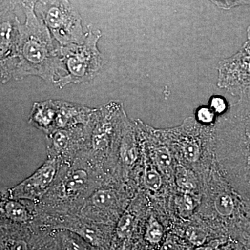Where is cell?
Wrapping results in <instances>:
<instances>
[{
	"label": "cell",
	"mask_w": 250,
	"mask_h": 250,
	"mask_svg": "<svg viewBox=\"0 0 250 250\" xmlns=\"http://www.w3.org/2000/svg\"><path fill=\"white\" fill-rule=\"evenodd\" d=\"M218 116L212 147L217 168L240 197L250 215V88Z\"/></svg>",
	"instance_id": "cell-1"
},
{
	"label": "cell",
	"mask_w": 250,
	"mask_h": 250,
	"mask_svg": "<svg viewBox=\"0 0 250 250\" xmlns=\"http://www.w3.org/2000/svg\"><path fill=\"white\" fill-rule=\"evenodd\" d=\"M25 22L20 27L17 49L11 58L0 62V83L37 76L55 82L64 74L59 45L54 44L45 24L35 9L23 8Z\"/></svg>",
	"instance_id": "cell-2"
},
{
	"label": "cell",
	"mask_w": 250,
	"mask_h": 250,
	"mask_svg": "<svg viewBox=\"0 0 250 250\" xmlns=\"http://www.w3.org/2000/svg\"><path fill=\"white\" fill-rule=\"evenodd\" d=\"M110 179L86 152L82 153L70 163H61L52 187L36 204V211L47 220L80 213L86 199Z\"/></svg>",
	"instance_id": "cell-3"
},
{
	"label": "cell",
	"mask_w": 250,
	"mask_h": 250,
	"mask_svg": "<svg viewBox=\"0 0 250 250\" xmlns=\"http://www.w3.org/2000/svg\"><path fill=\"white\" fill-rule=\"evenodd\" d=\"M129 118L123 103L111 101L95 108L90 122V134L86 153L113 179L116 154Z\"/></svg>",
	"instance_id": "cell-4"
},
{
	"label": "cell",
	"mask_w": 250,
	"mask_h": 250,
	"mask_svg": "<svg viewBox=\"0 0 250 250\" xmlns=\"http://www.w3.org/2000/svg\"><path fill=\"white\" fill-rule=\"evenodd\" d=\"M102 37L100 30L89 27L85 40L80 45H59V59L64 74L54 83L60 88L72 83H86L95 78L103 66V55L98 43Z\"/></svg>",
	"instance_id": "cell-5"
},
{
	"label": "cell",
	"mask_w": 250,
	"mask_h": 250,
	"mask_svg": "<svg viewBox=\"0 0 250 250\" xmlns=\"http://www.w3.org/2000/svg\"><path fill=\"white\" fill-rule=\"evenodd\" d=\"M138 192L134 184L110 179L86 199L80 214L95 223L114 228Z\"/></svg>",
	"instance_id": "cell-6"
},
{
	"label": "cell",
	"mask_w": 250,
	"mask_h": 250,
	"mask_svg": "<svg viewBox=\"0 0 250 250\" xmlns=\"http://www.w3.org/2000/svg\"><path fill=\"white\" fill-rule=\"evenodd\" d=\"M51 35L59 45H80L85 35L82 17L68 0H41L35 6Z\"/></svg>",
	"instance_id": "cell-7"
},
{
	"label": "cell",
	"mask_w": 250,
	"mask_h": 250,
	"mask_svg": "<svg viewBox=\"0 0 250 250\" xmlns=\"http://www.w3.org/2000/svg\"><path fill=\"white\" fill-rule=\"evenodd\" d=\"M213 126L199 124L195 118H188L183 124L172 129H160L164 141L184 161L183 165L200 164L205 148H212Z\"/></svg>",
	"instance_id": "cell-8"
},
{
	"label": "cell",
	"mask_w": 250,
	"mask_h": 250,
	"mask_svg": "<svg viewBox=\"0 0 250 250\" xmlns=\"http://www.w3.org/2000/svg\"><path fill=\"white\" fill-rule=\"evenodd\" d=\"M146 211L145 197L139 190L115 225L110 250H141Z\"/></svg>",
	"instance_id": "cell-9"
},
{
	"label": "cell",
	"mask_w": 250,
	"mask_h": 250,
	"mask_svg": "<svg viewBox=\"0 0 250 250\" xmlns=\"http://www.w3.org/2000/svg\"><path fill=\"white\" fill-rule=\"evenodd\" d=\"M90 122L86 125L57 129L46 136L47 158L57 159L61 163H70L77 156L86 152Z\"/></svg>",
	"instance_id": "cell-10"
},
{
	"label": "cell",
	"mask_w": 250,
	"mask_h": 250,
	"mask_svg": "<svg viewBox=\"0 0 250 250\" xmlns=\"http://www.w3.org/2000/svg\"><path fill=\"white\" fill-rule=\"evenodd\" d=\"M217 70L219 88L236 96L250 88V52L243 46L231 57L220 61Z\"/></svg>",
	"instance_id": "cell-11"
},
{
	"label": "cell",
	"mask_w": 250,
	"mask_h": 250,
	"mask_svg": "<svg viewBox=\"0 0 250 250\" xmlns=\"http://www.w3.org/2000/svg\"><path fill=\"white\" fill-rule=\"evenodd\" d=\"M60 164L57 159L47 158L31 176L9 188L10 193L15 198L39 203L55 181Z\"/></svg>",
	"instance_id": "cell-12"
},
{
	"label": "cell",
	"mask_w": 250,
	"mask_h": 250,
	"mask_svg": "<svg viewBox=\"0 0 250 250\" xmlns=\"http://www.w3.org/2000/svg\"><path fill=\"white\" fill-rule=\"evenodd\" d=\"M54 233L40 232L21 225H0V250H39Z\"/></svg>",
	"instance_id": "cell-13"
},
{
	"label": "cell",
	"mask_w": 250,
	"mask_h": 250,
	"mask_svg": "<svg viewBox=\"0 0 250 250\" xmlns=\"http://www.w3.org/2000/svg\"><path fill=\"white\" fill-rule=\"evenodd\" d=\"M36 216L34 202L15 198L9 188L0 187V225H21L35 229Z\"/></svg>",
	"instance_id": "cell-14"
},
{
	"label": "cell",
	"mask_w": 250,
	"mask_h": 250,
	"mask_svg": "<svg viewBox=\"0 0 250 250\" xmlns=\"http://www.w3.org/2000/svg\"><path fill=\"white\" fill-rule=\"evenodd\" d=\"M17 5L16 0L0 4V62L12 57L17 49L21 25L15 12Z\"/></svg>",
	"instance_id": "cell-15"
},
{
	"label": "cell",
	"mask_w": 250,
	"mask_h": 250,
	"mask_svg": "<svg viewBox=\"0 0 250 250\" xmlns=\"http://www.w3.org/2000/svg\"><path fill=\"white\" fill-rule=\"evenodd\" d=\"M56 130L88 125L95 110V108L63 100H56Z\"/></svg>",
	"instance_id": "cell-16"
},
{
	"label": "cell",
	"mask_w": 250,
	"mask_h": 250,
	"mask_svg": "<svg viewBox=\"0 0 250 250\" xmlns=\"http://www.w3.org/2000/svg\"><path fill=\"white\" fill-rule=\"evenodd\" d=\"M56 100L36 102L33 104L29 115V124L48 136L56 131Z\"/></svg>",
	"instance_id": "cell-17"
},
{
	"label": "cell",
	"mask_w": 250,
	"mask_h": 250,
	"mask_svg": "<svg viewBox=\"0 0 250 250\" xmlns=\"http://www.w3.org/2000/svg\"><path fill=\"white\" fill-rule=\"evenodd\" d=\"M166 235L164 225L151 214L146 219L143 228L141 250H159Z\"/></svg>",
	"instance_id": "cell-18"
},
{
	"label": "cell",
	"mask_w": 250,
	"mask_h": 250,
	"mask_svg": "<svg viewBox=\"0 0 250 250\" xmlns=\"http://www.w3.org/2000/svg\"><path fill=\"white\" fill-rule=\"evenodd\" d=\"M141 154L142 163L138 180V187H142L145 190L155 193L162 188V176L147 156L142 153Z\"/></svg>",
	"instance_id": "cell-19"
},
{
	"label": "cell",
	"mask_w": 250,
	"mask_h": 250,
	"mask_svg": "<svg viewBox=\"0 0 250 250\" xmlns=\"http://www.w3.org/2000/svg\"><path fill=\"white\" fill-rule=\"evenodd\" d=\"M174 174V181L179 191L192 195L198 191V180L195 172L189 167L179 164L176 166Z\"/></svg>",
	"instance_id": "cell-20"
},
{
	"label": "cell",
	"mask_w": 250,
	"mask_h": 250,
	"mask_svg": "<svg viewBox=\"0 0 250 250\" xmlns=\"http://www.w3.org/2000/svg\"><path fill=\"white\" fill-rule=\"evenodd\" d=\"M54 236L59 250H98L82 237L68 230H57Z\"/></svg>",
	"instance_id": "cell-21"
},
{
	"label": "cell",
	"mask_w": 250,
	"mask_h": 250,
	"mask_svg": "<svg viewBox=\"0 0 250 250\" xmlns=\"http://www.w3.org/2000/svg\"><path fill=\"white\" fill-rule=\"evenodd\" d=\"M194 246L187 240L174 233H169L159 250H193Z\"/></svg>",
	"instance_id": "cell-22"
},
{
	"label": "cell",
	"mask_w": 250,
	"mask_h": 250,
	"mask_svg": "<svg viewBox=\"0 0 250 250\" xmlns=\"http://www.w3.org/2000/svg\"><path fill=\"white\" fill-rule=\"evenodd\" d=\"M192 196L194 195L183 193L182 196L177 198V207H178L179 215L182 216V218H189L195 210V201Z\"/></svg>",
	"instance_id": "cell-23"
},
{
	"label": "cell",
	"mask_w": 250,
	"mask_h": 250,
	"mask_svg": "<svg viewBox=\"0 0 250 250\" xmlns=\"http://www.w3.org/2000/svg\"><path fill=\"white\" fill-rule=\"evenodd\" d=\"M218 116L209 106H202L197 108L195 113V121L202 126H211L215 125Z\"/></svg>",
	"instance_id": "cell-24"
},
{
	"label": "cell",
	"mask_w": 250,
	"mask_h": 250,
	"mask_svg": "<svg viewBox=\"0 0 250 250\" xmlns=\"http://www.w3.org/2000/svg\"><path fill=\"white\" fill-rule=\"evenodd\" d=\"M208 106L218 117L228 111L229 105L224 97L220 95H213L210 98Z\"/></svg>",
	"instance_id": "cell-25"
},
{
	"label": "cell",
	"mask_w": 250,
	"mask_h": 250,
	"mask_svg": "<svg viewBox=\"0 0 250 250\" xmlns=\"http://www.w3.org/2000/svg\"><path fill=\"white\" fill-rule=\"evenodd\" d=\"M220 9L230 10L240 6H250V0H209Z\"/></svg>",
	"instance_id": "cell-26"
},
{
	"label": "cell",
	"mask_w": 250,
	"mask_h": 250,
	"mask_svg": "<svg viewBox=\"0 0 250 250\" xmlns=\"http://www.w3.org/2000/svg\"><path fill=\"white\" fill-rule=\"evenodd\" d=\"M213 250H243V248L239 242L229 238Z\"/></svg>",
	"instance_id": "cell-27"
},
{
	"label": "cell",
	"mask_w": 250,
	"mask_h": 250,
	"mask_svg": "<svg viewBox=\"0 0 250 250\" xmlns=\"http://www.w3.org/2000/svg\"><path fill=\"white\" fill-rule=\"evenodd\" d=\"M228 238H218L210 240L202 246L196 247L193 250H213Z\"/></svg>",
	"instance_id": "cell-28"
},
{
	"label": "cell",
	"mask_w": 250,
	"mask_h": 250,
	"mask_svg": "<svg viewBox=\"0 0 250 250\" xmlns=\"http://www.w3.org/2000/svg\"><path fill=\"white\" fill-rule=\"evenodd\" d=\"M238 242L243 246V250H250V229L242 235Z\"/></svg>",
	"instance_id": "cell-29"
},
{
	"label": "cell",
	"mask_w": 250,
	"mask_h": 250,
	"mask_svg": "<svg viewBox=\"0 0 250 250\" xmlns=\"http://www.w3.org/2000/svg\"><path fill=\"white\" fill-rule=\"evenodd\" d=\"M55 231H54V233H55ZM54 233H53V236L50 238V240L39 250H59L57 240H56L55 236H54Z\"/></svg>",
	"instance_id": "cell-30"
},
{
	"label": "cell",
	"mask_w": 250,
	"mask_h": 250,
	"mask_svg": "<svg viewBox=\"0 0 250 250\" xmlns=\"http://www.w3.org/2000/svg\"><path fill=\"white\" fill-rule=\"evenodd\" d=\"M18 4L21 5L22 8H32L35 9L36 4L41 0H16Z\"/></svg>",
	"instance_id": "cell-31"
},
{
	"label": "cell",
	"mask_w": 250,
	"mask_h": 250,
	"mask_svg": "<svg viewBox=\"0 0 250 250\" xmlns=\"http://www.w3.org/2000/svg\"><path fill=\"white\" fill-rule=\"evenodd\" d=\"M243 47H246L247 49H248V51L250 52V43L249 42H248V41H246V42H245L244 45H243Z\"/></svg>",
	"instance_id": "cell-32"
},
{
	"label": "cell",
	"mask_w": 250,
	"mask_h": 250,
	"mask_svg": "<svg viewBox=\"0 0 250 250\" xmlns=\"http://www.w3.org/2000/svg\"><path fill=\"white\" fill-rule=\"evenodd\" d=\"M247 33H248V42H249L250 43V26L247 29Z\"/></svg>",
	"instance_id": "cell-33"
},
{
	"label": "cell",
	"mask_w": 250,
	"mask_h": 250,
	"mask_svg": "<svg viewBox=\"0 0 250 250\" xmlns=\"http://www.w3.org/2000/svg\"><path fill=\"white\" fill-rule=\"evenodd\" d=\"M8 1V0H0V4L5 2V1Z\"/></svg>",
	"instance_id": "cell-34"
},
{
	"label": "cell",
	"mask_w": 250,
	"mask_h": 250,
	"mask_svg": "<svg viewBox=\"0 0 250 250\" xmlns=\"http://www.w3.org/2000/svg\"></svg>",
	"instance_id": "cell-35"
},
{
	"label": "cell",
	"mask_w": 250,
	"mask_h": 250,
	"mask_svg": "<svg viewBox=\"0 0 250 250\" xmlns=\"http://www.w3.org/2000/svg\"></svg>",
	"instance_id": "cell-36"
}]
</instances>
